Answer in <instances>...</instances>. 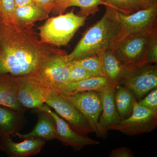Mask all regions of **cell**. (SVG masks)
Instances as JSON below:
<instances>
[{"label": "cell", "mask_w": 157, "mask_h": 157, "mask_svg": "<svg viewBox=\"0 0 157 157\" xmlns=\"http://www.w3.org/2000/svg\"><path fill=\"white\" fill-rule=\"evenodd\" d=\"M64 51L39 40L32 28H24L0 16V75L32 76Z\"/></svg>", "instance_id": "obj_1"}, {"label": "cell", "mask_w": 157, "mask_h": 157, "mask_svg": "<svg viewBox=\"0 0 157 157\" xmlns=\"http://www.w3.org/2000/svg\"><path fill=\"white\" fill-rule=\"evenodd\" d=\"M106 7V11L100 20L88 29L71 53L69 61L76 60L113 51L127 36L118 17V11Z\"/></svg>", "instance_id": "obj_2"}, {"label": "cell", "mask_w": 157, "mask_h": 157, "mask_svg": "<svg viewBox=\"0 0 157 157\" xmlns=\"http://www.w3.org/2000/svg\"><path fill=\"white\" fill-rule=\"evenodd\" d=\"M86 18L74 14L73 10L51 17L39 28L40 40L53 46H66L78 29L84 25Z\"/></svg>", "instance_id": "obj_3"}, {"label": "cell", "mask_w": 157, "mask_h": 157, "mask_svg": "<svg viewBox=\"0 0 157 157\" xmlns=\"http://www.w3.org/2000/svg\"><path fill=\"white\" fill-rule=\"evenodd\" d=\"M118 85L131 91L137 101L141 100L157 87L156 64L143 63L127 66L123 76Z\"/></svg>", "instance_id": "obj_4"}, {"label": "cell", "mask_w": 157, "mask_h": 157, "mask_svg": "<svg viewBox=\"0 0 157 157\" xmlns=\"http://www.w3.org/2000/svg\"><path fill=\"white\" fill-rule=\"evenodd\" d=\"M29 76L60 94L66 85L70 82L67 53L66 52L54 57L37 73Z\"/></svg>", "instance_id": "obj_5"}, {"label": "cell", "mask_w": 157, "mask_h": 157, "mask_svg": "<svg viewBox=\"0 0 157 157\" xmlns=\"http://www.w3.org/2000/svg\"><path fill=\"white\" fill-rule=\"evenodd\" d=\"M157 126V111L140 106L135 100L131 115L110 127L109 130L135 136L152 132Z\"/></svg>", "instance_id": "obj_6"}, {"label": "cell", "mask_w": 157, "mask_h": 157, "mask_svg": "<svg viewBox=\"0 0 157 157\" xmlns=\"http://www.w3.org/2000/svg\"><path fill=\"white\" fill-rule=\"evenodd\" d=\"M45 104L54 109L58 115L64 120L70 127L79 135L86 136L94 132L80 111L57 93L50 91Z\"/></svg>", "instance_id": "obj_7"}, {"label": "cell", "mask_w": 157, "mask_h": 157, "mask_svg": "<svg viewBox=\"0 0 157 157\" xmlns=\"http://www.w3.org/2000/svg\"><path fill=\"white\" fill-rule=\"evenodd\" d=\"M151 33L127 35L113 50L115 56L125 66L145 63L147 42Z\"/></svg>", "instance_id": "obj_8"}, {"label": "cell", "mask_w": 157, "mask_h": 157, "mask_svg": "<svg viewBox=\"0 0 157 157\" xmlns=\"http://www.w3.org/2000/svg\"><path fill=\"white\" fill-rule=\"evenodd\" d=\"M60 95L80 111L86 119L93 132L99 136L98 123L102 111V101L100 92L90 91L74 94Z\"/></svg>", "instance_id": "obj_9"}, {"label": "cell", "mask_w": 157, "mask_h": 157, "mask_svg": "<svg viewBox=\"0 0 157 157\" xmlns=\"http://www.w3.org/2000/svg\"><path fill=\"white\" fill-rule=\"evenodd\" d=\"M117 15L126 35L157 32V3L128 15L118 11Z\"/></svg>", "instance_id": "obj_10"}, {"label": "cell", "mask_w": 157, "mask_h": 157, "mask_svg": "<svg viewBox=\"0 0 157 157\" xmlns=\"http://www.w3.org/2000/svg\"><path fill=\"white\" fill-rule=\"evenodd\" d=\"M51 90L31 76L21 77L17 99L28 109H40L45 104Z\"/></svg>", "instance_id": "obj_11"}, {"label": "cell", "mask_w": 157, "mask_h": 157, "mask_svg": "<svg viewBox=\"0 0 157 157\" xmlns=\"http://www.w3.org/2000/svg\"><path fill=\"white\" fill-rule=\"evenodd\" d=\"M38 109L45 110L52 116L56 125V139L65 146H70L73 150L78 151L86 146L100 144L97 140L91 139L86 136L79 135L74 131L64 120L52 111L46 104H44L40 109Z\"/></svg>", "instance_id": "obj_12"}, {"label": "cell", "mask_w": 157, "mask_h": 157, "mask_svg": "<svg viewBox=\"0 0 157 157\" xmlns=\"http://www.w3.org/2000/svg\"><path fill=\"white\" fill-rule=\"evenodd\" d=\"M46 141L39 138L25 139L20 143L12 140L11 135L0 132V148L10 157H29L38 154Z\"/></svg>", "instance_id": "obj_13"}, {"label": "cell", "mask_w": 157, "mask_h": 157, "mask_svg": "<svg viewBox=\"0 0 157 157\" xmlns=\"http://www.w3.org/2000/svg\"><path fill=\"white\" fill-rule=\"evenodd\" d=\"M115 88L100 92L102 111L99 120V137H106L110 127L121 120L114 101Z\"/></svg>", "instance_id": "obj_14"}, {"label": "cell", "mask_w": 157, "mask_h": 157, "mask_svg": "<svg viewBox=\"0 0 157 157\" xmlns=\"http://www.w3.org/2000/svg\"><path fill=\"white\" fill-rule=\"evenodd\" d=\"M35 111L38 114V119L34 129L28 134L17 132L13 137L24 140L39 138L45 141L56 139V125L52 116L45 110L35 109Z\"/></svg>", "instance_id": "obj_15"}, {"label": "cell", "mask_w": 157, "mask_h": 157, "mask_svg": "<svg viewBox=\"0 0 157 157\" xmlns=\"http://www.w3.org/2000/svg\"><path fill=\"white\" fill-rule=\"evenodd\" d=\"M21 77L0 75V105L25 113L28 110L17 99V92Z\"/></svg>", "instance_id": "obj_16"}, {"label": "cell", "mask_w": 157, "mask_h": 157, "mask_svg": "<svg viewBox=\"0 0 157 157\" xmlns=\"http://www.w3.org/2000/svg\"><path fill=\"white\" fill-rule=\"evenodd\" d=\"M117 86L107 76H94L81 81L69 82L60 95H68L90 91L102 92L115 88Z\"/></svg>", "instance_id": "obj_17"}, {"label": "cell", "mask_w": 157, "mask_h": 157, "mask_svg": "<svg viewBox=\"0 0 157 157\" xmlns=\"http://www.w3.org/2000/svg\"><path fill=\"white\" fill-rule=\"evenodd\" d=\"M24 113L0 105V132L13 137L26 123Z\"/></svg>", "instance_id": "obj_18"}, {"label": "cell", "mask_w": 157, "mask_h": 157, "mask_svg": "<svg viewBox=\"0 0 157 157\" xmlns=\"http://www.w3.org/2000/svg\"><path fill=\"white\" fill-rule=\"evenodd\" d=\"M45 13L36 5L17 7L14 9L12 22L24 28H32L35 22L48 17Z\"/></svg>", "instance_id": "obj_19"}, {"label": "cell", "mask_w": 157, "mask_h": 157, "mask_svg": "<svg viewBox=\"0 0 157 157\" xmlns=\"http://www.w3.org/2000/svg\"><path fill=\"white\" fill-rule=\"evenodd\" d=\"M135 100L136 99L131 91L122 86L117 85L116 88L114 101L121 120L131 115Z\"/></svg>", "instance_id": "obj_20"}, {"label": "cell", "mask_w": 157, "mask_h": 157, "mask_svg": "<svg viewBox=\"0 0 157 157\" xmlns=\"http://www.w3.org/2000/svg\"><path fill=\"white\" fill-rule=\"evenodd\" d=\"M103 62L106 76L117 85L123 76L127 66L118 59L113 51H108L103 54Z\"/></svg>", "instance_id": "obj_21"}, {"label": "cell", "mask_w": 157, "mask_h": 157, "mask_svg": "<svg viewBox=\"0 0 157 157\" xmlns=\"http://www.w3.org/2000/svg\"><path fill=\"white\" fill-rule=\"evenodd\" d=\"M101 5L108 6L128 15L143 9L141 0H101Z\"/></svg>", "instance_id": "obj_22"}, {"label": "cell", "mask_w": 157, "mask_h": 157, "mask_svg": "<svg viewBox=\"0 0 157 157\" xmlns=\"http://www.w3.org/2000/svg\"><path fill=\"white\" fill-rule=\"evenodd\" d=\"M103 55H95L71 61L81 66L95 76H106L103 66Z\"/></svg>", "instance_id": "obj_23"}, {"label": "cell", "mask_w": 157, "mask_h": 157, "mask_svg": "<svg viewBox=\"0 0 157 157\" xmlns=\"http://www.w3.org/2000/svg\"><path fill=\"white\" fill-rule=\"evenodd\" d=\"M100 5H101V0H70L66 8L72 6L79 7L80 10L78 15L87 17L98 12Z\"/></svg>", "instance_id": "obj_24"}, {"label": "cell", "mask_w": 157, "mask_h": 157, "mask_svg": "<svg viewBox=\"0 0 157 157\" xmlns=\"http://www.w3.org/2000/svg\"><path fill=\"white\" fill-rule=\"evenodd\" d=\"M69 68L70 82L81 81L96 76L81 66L74 63L71 61H69Z\"/></svg>", "instance_id": "obj_25"}, {"label": "cell", "mask_w": 157, "mask_h": 157, "mask_svg": "<svg viewBox=\"0 0 157 157\" xmlns=\"http://www.w3.org/2000/svg\"><path fill=\"white\" fill-rule=\"evenodd\" d=\"M145 62L147 63L157 64V32L151 34L149 37Z\"/></svg>", "instance_id": "obj_26"}, {"label": "cell", "mask_w": 157, "mask_h": 157, "mask_svg": "<svg viewBox=\"0 0 157 157\" xmlns=\"http://www.w3.org/2000/svg\"><path fill=\"white\" fill-rule=\"evenodd\" d=\"M15 8L14 0H0V16L5 20L12 22Z\"/></svg>", "instance_id": "obj_27"}, {"label": "cell", "mask_w": 157, "mask_h": 157, "mask_svg": "<svg viewBox=\"0 0 157 157\" xmlns=\"http://www.w3.org/2000/svg\"><path fill=\"white\" fill-rule=\"evenodd\" d=\"M140 106L157 111V90L156 88L152 90L147 96L137 101Z\"/></svg>", "instance_id": "obj_28"}, {"label": "cell", "mask_w": 157, "mask_h": 157, "mask_svg": "<svg viewBox=\"0 0 157 157\" xmlns=\"http://www.w3.org/2000/svg\"><path fill=\"white\" fill-rule=\"evenodd\" d=\"M56 0H33L35 5L42 9L47 14L53 10Z\"/></svg>", "instance_id": "obj_29"}, {"label": "cell", "mask_w": 157, "mask_h": 157, "mask_svg": "<svg viewBox=\"0 0 157 157\" xmlns=\"http://www.w3.org/2000/svg\"><path fill=\"white\" fill-rule=\"evenodd\" d=\"M134 153L131 149L125 147L113 150L109 154V157H134Z\"/></svg>", "instance_id": "obj_30"}, {"label": "cell", "mask_w": 157, "mask_h": 157, "mask_svg": "<svg viewBox=\"0 0 157 157\" xmlns=\"http://www.w3.org/2000/svg\"><path fill=\"white\" fill-rule=\"evenodd\" d=\"M69 1L70 0H56L52 11L56 14H62L67 9L66 6Z\"/></svg>", "instance_id": "obj_31"}, {"label": "cell", "mask_w": 157, "mask_h": 157, "mask_svg": "<svg viewBox=\"0 0 157 157\" xmlns=\"http://www.w3.org/2000/svg\"><path fill=\"white\" fill-rule=\"evenodd\" d=\"M14 1L16 7L35 4L33 0H14Z\"/></svg>", "instance_id": "obj_32"}, {"label": "cell", "mask_w": 157, "mask_h": 157, "mask_svg": "<svg viewBox=\"0 0 157 157\" xmlns=\"http://www.w3.org/2000/svg\"><path fill=\"white\" fill-rule=\"evenodd\" d=\"M143 9H147L149 6L157 3V0H141Z\"/></svg>", "instance_id": "obj_33"}]
</instances>
